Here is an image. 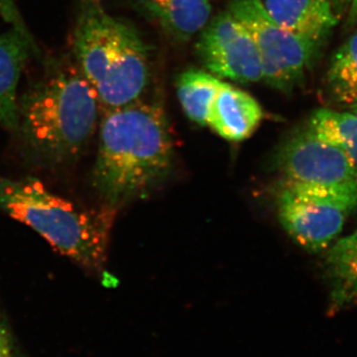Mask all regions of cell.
Masks as SVG:
<instances>
[{
    "instance_id": "8",
    "label": "cell",
    "mask_w": 357,
    "mask_h": 357,
    "mask_svg": "<svg viewBox=\"0 0 357 357\" xmlns=\"http://www.w3.org/2000/svg\"><path fill=\"white\" fill-rule=\"evenodd\" d=\"M196 48L211 74L243 84L263 81L261 58L252 35L227 10L208 21Z\"/></svg>"
},
{
    "instance_id": "11",
    "label": "cell",
    "mask_w": 357,
    "mask_h": 357,
    "mask_svg": "<svg viewBox=\"0 0 357 357\" xmlns=\"http://www.w3.org/2000/svg\"><path fill=\"white\" fill-rule=\"evenodd\" d=\"M275 22L301 37L321 44L337 25L330 0H262Z\"/></svg>"
},
{
    "instance_id": "10",
    "label": "cell",
    "mask_w": 357,
    "mask_h": 357,
    "mask_svg": "<svg viewBox=\"0 0 357 357\" xmlns=\"http://www.w3.org/2000/svg\"><path fill=\"white\" fill-rule=\"evenodd\" d=\"M136 10L178 42L189 41L210 21V0H131Z\"/></svg>"
},
{
    "instance_id": "6",
    "label": "cell",
    "mask_w": 357,
    "mask_h": 357,
    "mask_svg": "<svg viewBox=\"0 0 357 357\" xmlns=\"http://www.w3.org/2000/svg\"><path fill=\"white\" fill-rule=\"evenodd\" d=\"M227 11L252 35L261 58L263 81L284 93L301 88L321 44L275 22L262 0H230Z\"/></svg>"
},
{
    "instance_id": "14",
    "label": "cell",
    "mask_w": 357,
    "mask_h": 357,
    "mask_svg": "<svg viewBox=\"0 0 357 357\" xmlns=\"http://www.w3.org/2000/svg\"><path fill=\"white\" fill-rule=\"evenodd\" d=\"M222 84L215 75L202 70L190 69L178 75L176 79L178 98L192 122L208 126L211 103Z\"/></svg>"
},
{
    "instance_id": "15",
    "label": "cell",
    "mask_w": 357,
    "mask_h": 357,
    "mask_svg": "<svg viewBox=\"0 0 357 357\" xmlns=\"http://www.w3.org/2000/svg\"><path fill=\"white\" fill-rule=\"evenodd\" d=\"M326 88L335 102H357V32L333 54L326 76Z\"/></svg>"
},
{
    "instance_id": "17",
    "label": "cell",
    "mask_w": 357,
    "mask_h": 357,
    "mask_svg": "<svg viewBox=\"0 0 357 357\" xmlns=\"http://www.w3.org/2000/svg\"><path fill=\"white\" fill-rule=\"evenodd\" d=\"M0 16L11 24L14 29L18 30L26 37L33 40L14 0H0Z\"/></svg>"
},
{
    "instance_id": "21",
    "label": "cell",
    "mask_w": 357,
    "mask_h": 357,
    "mask_svg": "<svg viewBox=\"0 0 357 357\" xmlns=\"http://www.w3.org/2000/svg\"><path fill=\"white\" fill-rule=\"evenodd\" d=\"M352 112H354V114H357V102L356 105H352L351 107Z\"/></svg>"
},
{
    "instance_id": "19",
    "label": "cell",
    "mask_w": 357,
    "mask_h": 357,
    "mask_svg": "<svg viewBox=\"0 0 357 357\" xmlns=\"http://www.w3.org/2000/svg\"><path fill=\"white\" fill-rule=\"evenodd\" d=\"M347 24L351 26V27L357 24V0H351Z\"/></svg>"
},
{
    "instance_id": "5",
    "label": "cell",
    "mask_w": 357,
    "mask_h": 357,
    "mask_svg": "<svg viewBox=\"0 0 357 357\" xmlns=\"http://www.w3.org/2000/svg\"><path fill=\"white\" fill-rule=\"evenodd\" d=\"M285 183L277 197L281 225L301 248L325 250L356 210L357 188Z\"/></svg>"
},
{
    "instance_id": "9",
    "label": "cell",
    "mask_w": 357,
    "mask_h": 357,
    "mask_svg": "<svg viewBox=\"0 0 357 357\" xmlns=\"http://www.w3.org/2000/svg\"><path fill=\"white\" fill-rule=\"evenodd\" d=\"M262 119V107L253 96L223 83L211 103L208 126L220 137L239 142L250 137Z\"/></svg>"
},
{
    "instance_id": "18",
    "label": "cell",
    "mask_w": 357,
    "mask_h": 357,
    "mask_svg": "<svg viewBox=\"0 0 357 357\" xmlns=\"http://www.w3.org/2000/svg\"><path fill=\"white\" fill-rule=\"evenodd\" d=\"M0 357H15L13 340L6 326L0 324Z\"/></svg>"
},
{
    "instance_id": "16",
    "label": "cell",
    "mask_w": 357,
    "mask_h": 357,
    "mask_svg": "<svg viewBox=\"0 0 357 357\" xmlns=\"http://www.w3.org/2000/svg\"><path fill=\"white\" fill-rule=\"evenodd\" d=\"M307 126L318 137L340 148L357 168V114L318 109Z\"/></svg>"
},
{
    "instance_id": "4",
    "label": "cell",
    "mask_w": 357,
    "mask_h": 357,
    "mask_svg": "<svg viewBox=\"0 0 357 357\" xmlns=\"http://www.w3.org/2000/svg\"><path fill=\"white\" fill-rule=\"evenodd\" d=\"M0 210L81 266L100 270L105 264L116 208L105 204L88 210L53 194L35 178L0 177Z\"/></svg>"
},
{
    "instance_id": "13",
    "label": "cell",
    "mask_w": 357,
    "mask_h": 357,
    "mask_svg": "<svg viewBox=\"0 0 357 357\" xmlns=\"http://www.w3.org/2000/svg\"><path fill=\"white\" fill-rule=\"evenodd\" d=\"M330 285L328 311L335 314L357 305V230L338 239L325 258Z\"/></svg>"
},
{
    "instance_id": "1",
    "label": "cell",
    "mask_w": 357,
    "mask_h": 357,
    "mask_svg": "<svg viewBox=\"0 0 357 357\" xmlns=\"http://www.w3.org/2000/svg\"><path fill=\"white\" fill-rule=\"evenodd\" d=\"M174 141L165 112L142 100L103 114L93 172L96 191L110 206L146 194L168 175Z\"/></svg>"
},
{
    "instance_id": "3",
    "label": "cell",
    "mask_w": 357,
    "mask_h": 357,
    "mask_svg": "<svg viewBox=\"0 0 357 357\" xmlns=\"http://www.w3.org/2000/svg\"><path fill=\"white\" fill-rule=\"evenodd\" d=\"M132 25L107 13L102 0H82L74 34L77 64L109 112L141 100L149 81V53Z\"/></svg>"
},
{
    "instance_id": "20",
    "label": "cell",
    "mask_w": 357,
    "mask_h": 357,
    "mask_svg": "<svg viewBox=\"0 0 357 357\" xmlns=\"http://www.w3.org/2000/svg\"><path fill=\"white\" fill-rule=\"evenodd\" d=\"M331 3L333 4V8H337L340 9V7L342 8H344L345 6H347V4L351 3V0H330Z\"/></svg>"
},
{
    "instance_id": "12",
    "label": "cell",
    "mask_w": 357,
    "mask_h": 357,
    "mask_svg": "<svg viewBox=\"0 0 357 357\" xmlns=\"http://www.w3.org/2000/svg\"><path fill=\"white\" fill-rule=\"evenodd\" d=\"M36 50L34 40L13 29L0 35V124L9 130L20 129L17 86L21 73Z\"/></svg>"
},
{
    "instance_id": "7",
    "label": "cell",
    "mask_w": 357,
    "mask_h": 357,
    "mask_svg": "<svg viewBox=\"0 0 357 357\" xmlns=\"http://www.w3.org/2000/svg\"><path fill=\"white\" fill-rule=\"evenodd\" d=\"M275 167L289 182L333 188H357V168L332 143L318 137L307 126L282 143Z\"/></svg>"
},
{
    "instance_id": "2",
    "label": "cell",
    "mask_w": 357,
    "mask_h": 357,
    "mask_svg": "<svg viewBox=\"0 0 357 357\" xmlns=\"http://www.w3.org/2000/svg\"><path fill=\"white\" fill-rule=\"evenodd\" d=\"M18 105L26 142L40 161L52 166L81 156L102 110L96 89L76 61L54 65Z\"/></svg>"
}]
</instances>
